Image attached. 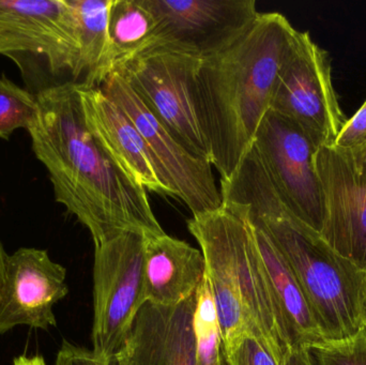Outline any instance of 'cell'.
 Listing matches in <instances>:
<instances>
[{
  "instance_id": "1",
  "label": "cell",
  "mask_w": 366,
  "mask_h": 365,
  "mask_svg": "<svg viewBox=\"0 0 366 365\" xmlns=\"http://www.w3.org/2000/svg\"><path fill=\"white\" fill-rule=\"evenodd\" d=\"M29 129L32 149L46 167L55 199L92 234L94 246L126 231H165L147 190L109 156L86 124L79 85L66 83L36 96Z\"/></svg>"
},
{
  "instance_id": "2",
  "label": "cell",
  "mask_w": 366,
  "mask_h": 365,
  "mask_svg": "<svg viewBox=\"0 0 366 365\" xmlns=\"http://www.w3.org/2000/svg\"><path fill=\"white\" fill-rule=\"evenodd\" d=\"M297 34L281 13H258L236 40L202 58L194 91L221 180L234 175L251 149Z\"/></svg>"
},
{
  "instance_id": "3",
  "label": "cell",
  "mask_w": 366,
  "mask_h": 365,
  "mask_svg": "<svg viewBox=\"0 0 366 365\" xmlns=\"http://www.w3.org/2000/svg\"><path fill=\"white\" fill-rule=\"evenodd\" d=\"M187 229L206 261L223 354L243 339L253 338L284 361L290 345L247 208L222 205L215 211L192 216Z\"/></svg>"
},
{
  "instance_id": "4",
  "label": "cell",
  "mask_w": 366,
  "mask_h": 365,
  "mask_svg": "<svg viewBox=\"0 0 366 365\" xmlns=\"http://www.w3.org/2000/svg\"><path fill=\"white\" fill-rule=\"evenodd\" d=\"M247 209L294 272L326 342H341L365 331L366 271L292 216L279 195Z\"/></svg>"
},
{
  "instance_id": "5",
  "label": "cell",
  "mask_w": 366,
  "mask_h": 365,
  "mask_svg": "<svg viewBox=\"0 0 366 365\" xmlns=\"http://www.w3.org/2000/svg\"><path fill=\"white\" fill-rule=\"evenodd\" d=\"M0 54L17 64L34 96L75 83L79 40L69 0H0Z\"/></svg>"
},
{
  "instance_id": "6",
  "label": "cell",
  "mask_w": 366,
  "mask_h": 365,
  "mask_svg": "<svg viewBox=\"0 0 366 365\" xmlns=\"http://www.w3.org/2000/svg\"><path fill=\"white\" fill-rule=\"evenodd\" d=\"M202 59L182 47L158 42L116 72L185 149L211 162L194 91Z\"/></svg>"
},
{
  "instance_id": "7",
  "label": "cell",
  "mask_w": 366,
  "mask_h": 365,
  "mask_svg": "<svg viewBox=\"0 0 366 365\" xmlns=\"http://www.w3.org/2000/svg\"><path fill=\"white\" fill-rule=\"evenodd\" d=\"M145 234L126 231L94 246L92 351L117 355L146 302Z\"/></svg>"
},
{
  "instance_id": "8",
  "label": "cell",
  "mask_w": 366,
  "mask_h": 365,
  "mask_svg": "<svg viewBox=\"0 0 366 365\" xmlns=\"http://www.w3.org/2000/svg\"><path fill=\"white\" fill-rule=\"evenodd\" d=\"M270 109L296 124L317 148L332 146L347 122L333 86L330 56L309 31L298 30Z\"/></svg>"
},
{
  "instance_id": "9",
  "label": "cell",
  "mask_w": 366,
  "mask_h": 365,
  "mask_svg": "<svg viewBox=\"0 0 366 365\" xmlns=\"http://www.w3.org/2000/svg\"><path fill=\"white\" fill-rule=\"evenodd\" d=\"M99 88L122 107L139 129L171 196L182 199L193 216L222 207L221 192L210 161L185 149L117 72L109 74Z\"/></svg>"
},
{
  "instance_id": "10",
  "label": "cell",
  "mask_w": 366,
  "mask_h": 365,
  "mask_svg": "<svg viewBox=\"0 0 366 365\" xmlns=\"http://www.w3.org/2000/svg\"><path fill=\"white\" fill-rule=\"evenodd\" d=\"M253 146L286 210L322 233L326 205L316 171L315 144L296 124L270 109Z\"/></svg>"
},
{
  "instance_id": "11",
  "label": "cell",
  "mask_w": 366,
  "mask_h": 365,
  "mask_svg": "<svg viewBox=\"0 0 366 365\" xmlns=\"http://www.w3.org/2000/svg\"><path fill=\"white\" fill-rule=\"evenodd\" d=\"M316 171L326 205L320 236L366 271V147L318 148Z\"/></svg>"
},
{
  "instance_id": "12",
  "label": "cell",
  "mask_w": 366,
  "mask_h": 365,
  "mask_svg": "<svg viewBox=\"0 0 366 365\" xmlns=\"http://www.w3.org/2000/svg\"><path fill=\"white\" fill-rule=\"evenodd\" d=\"M158 24V40L212 55L236 40L258 15L255 0H146Z\"/></svg>"
},
{
  "instance_id": "13",
  "label": "cell",
  "mask_w": 366,
  "mask_h": 365,
  "mask_svg": "<svg viewBox=\"0 0 366 365\" xmlns=\"http://www.w3.org/2000/svg\"><path fill=\"white\" fill-rule=\"evenodd\" d=\"M66 270L46 251L21 248L8 255L0 286V336L17 326L56 327L54 306L69 293Z\"/></svg>"
},
{
  "instance_id": "14",
  "label": "cell",
  "mask_w": 366,
  "mask_h": 365,
  "mask_svg": "<svg viewBox=\"0 0 366 365\" xmlns=\"http://www.w3.org/2000/svg\"><path fill=\"white\" fill-rule=\"evenodd\" d=\"M198 289L177 306L145 302L118 353L124 365H197L193 329Z\"/></svg>"
},
{
  "instance_id": "15",
  "label": "cell",
  "mask_w": 366,
  "mask_h": 365,
  "mask_svg": "<svg viewBox=\"0 0 366 365\" xmlns=\"http://www.w3.org/2000/svg\"><path fill=\"white\" fill-rule=\"evenodd\" d=\"M79 85L86 124L99 143L146 190L169 195L149 147L132 120L101 88Z\"/></svg>"
},
{
  "instance_id": "16",
  "label": "cell",
  "mask_w": 366,
  "mask_h": 365,
  "mask_svg": "<svg viewBox=\"0 0 366 365\" xmlns=\"http://www.w3.org/2000/svg\"><path fill=\"white\" fill-rule=\"evenodd\" d=\"M206 276L202 251L171 236H146V302L177 306L191 297Z\"/></svg>"
},
{
  "instance_id": "17",
  "label": "cell",
  "mask_w": 366,
  "mask_h": 365,
  "mask_svg": "<svg viewBox=\"0 0 366 365\" xmlns=\"http://www.w3.org/2000/svg\"><path fill=\"white\" fill-rule=\"evenodd\" d=\"M252 224L290 349H310L326 342L313 310L287 261L264 229L255 223Z\"/></svg>"
},
{
  "instance_id": "18",
  "label": "cell",
  "mask_w": 366,
  "mask_h": 365,
  "mask_svg": "<svg viewBox=\"0 0 366 365\" xmlns=\"http://www.w3.org/2000/svg\"><path fill=\"white\" fill-rule=\"evenodd\" d=\"M158 42V24L146 0H113L109 10V47L97 87L129 60Z\"/></svg>"
},
{
  "instance_id": "19",
  "label": "cell",
  "mask_w": 366,
  "mask_h": 365,
  "mask_svg": "<svg viewBox=\"0 0 366 365\" xmlns=\"http://www.w3.org/2000/svg\"><path fill=\"white\" fill-rule=\"evenodd\" d=\"M77 24L79 58L75 83L97 87L109 47V19L113 0H69Z\"/></svg>"
},
{
  "instance_id": "20",
  "label": "cell",
  "mask_w": 366,
  "mask_h": 365,
  "mask_svg": "<svg viewBox=\"0 0 366 365\" xmlns=\"http://www.w3.org/2000/svg\"><path fill=\"white\" fill-rule=\"evenodd\" d=\"M193 329L197 365H223L221 327L207 274L198 289Z\"/></svg>"
},
{
  "instance_id": "21",
  "label": "cell",
  "mask_w": 366,
  "mask_h": 365,
  "mask_svg": "<svg viewBox=\"0 0 366 365\" xmlns=\"http://www.w3.org/2000/svg\"><path fill=\"white\" fill-rule=\"evenodd\" d=\"M38 114L36 96L6 77H0V139H8L17 129L29 131Z\"/></svg>"
},
{
  "instance_id": "22",
  "label": "cell",
  "mask_w": 366,
  "mask_h": 365,
  "mask_svg": "<svg viewBox=\"0 0 366 365\" xmlns=\"http://www.w3.org/2000/svg\"><path fill=\"white\" fill-rule=\"evenodd\" d=\"M315 365H366V330L341 342H325L310 347Z\"/></svg>"
},
{
  "instance_id": "23",
  "label": "cell",
  "mask_w": 366,
  "mask_h": 365,
  "mask_svg": "<svg viewBox=\"0 0 366 365\" xmlns=\"http://www.w3.org/2000/svg\"><path fill=\"white\" fill-rule=\"evenodd\" d=\"M227 365H284L262 343L253 338L241 340L232 351L223 354Z\"/></svg>"
},
{
  "instance_id": "24",
  "label": "cell",
  "mask_w": 366,
  "mask_h": 365,
  "mask_svg": "<svg viewBox=\"0 0 366 365\" xmlns=\"http://www.w3.org/2000/svg\"><path fill=\"white\" fill-rule=\"evenodd\" d=\"M55 365H124L119 354L111 357H101L94 351L76 346L68 341L62 342Z\"/></svg>"
},
{
  "instance_id": "25",
  "label": "cell",
  "mask_w": 366,
  "mask_h": 365,
  "mask_svg": "<svg viewBox=\"0 0 366 365\" xmlns=\"http://www.w3.org/2000/svg\"><path fill=\"white\" fill-rule=\"evenodd\" d=\"M333 146L341 149L366 147V100L350 119H347Z\"/></svg>"
},
{
  "instance_id": "26",
  "label": "cell",
  "mask_w": 366,
  "mask_h": 365,
  "mask_svg": "<svg viewBox=\"0 0 366 365\" xmlns=\"http://www.w3.org/2000/svg\"><path fill=\"white\" fill-rule=\"evenodd\" d=\"M284 365H315L309 349H290L286 354Z\"/></svg>"
},
{
  "instance_id": "27",
  "label": "cell",
  "mask_w": 366,
  "mask_h": 365,
  "mask_svg": "<svg viewBox=\"0 0 366 365\" xmlns=\"http://www.w3.org/2000/svg\"><path fill=\"white\" fill-rule=\"evenodd\" d=\"M13 365H46L45 360L41 356H34V357H21L15 358Z\"/></svg>"
},
{
  "instance_id": "28",
  "label": "cell",
  "mask_w": 366,
  "mask_h": 365,
  "mask_svg": "<svg viewBox=\"0 0 366 365\" xmlns=\"http://www.w3.org/2000/svg\"><path fill=\"white\" fill-rule=\"evenodd\" d=\"M6 256H8V255L4 253L1 241H0V286H1L2 280H4V264H6Z\"/></svg>"
},
{
  "instance_id": "29",
  "label": "cell",
  "mask_w": 366,
  "mask_h": 365,
  "mask_svg": "<svg viewBox=\"0 0 366 365\" xmlns=\"http://www.w3.org/2000/svg\"><path fill=\"white\" fill-rule=\"evenodd\" d=\"M223 365H227V364H226V361H225V358H224V360H223Z\"/></svg>"
}]
</instances>
